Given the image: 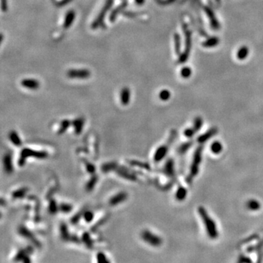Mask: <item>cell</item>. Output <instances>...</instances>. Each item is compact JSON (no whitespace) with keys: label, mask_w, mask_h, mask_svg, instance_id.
<instances>
[{"label":"cell","mask_w":263,"mask_h":263,"mask_svg":"<svg viewBox=\"0 0 263 263\" xmlns=\"http://www.w3.org/2000/svg\"><path fill=\"white\" fill-rule=\"evenodd\" d=\"M198 212L201 216V218L203 219V223L205 225V229H206L208 236L213 239L218 237V231H217L215 222L209 216L206 210L203 207H200L198 208Z\"/></svg>","instance_id":"6da1fadb"},{"label":"cell","mask_w":263,"mask_h":263,"mask_svg":"<svg viewBox=\"0 0 263 263\" xmlns=\"http://www.w3.org/2000/svg\"><path fill=\"white\" fill-rule=\"evenodd\" d=\"M202 151H203V147L200 146L196 149L195 152H194L191 169H190V173H189V175L186 179V183H191L192 179L198 173L199 168H200V162H201L202 160Z\"/></svg>","instance_id":"7a4b0ae2"},{"label":"cell","mask_w":263,"mask_h":263,"mask_svg":"<svg viewBox=\"0 0 263 263\" xmlns=\"http://www.w3.org/2000/svg\"><path fill=\"white\" fill-rule=\"evenodd\" d=\"M29 157H34L37 159H45L48 157V154L45 151H37L30 148H24L22 150L21 154V158L19 160V165L21 166L24 165L25 159Z\"/></svg>","instance_id":"3957f363"},{"label":"cell","mask_w":263,"mask_h":263,"mask_svg":"<svg viewBox=\"0 0 263 263\" xmlns=\"http://www.w3.org/2000/svg\"><path fill=\"white\" fill-rule=\"evenodd\" d=\"M113 3V0H107L105 4L104 5L103 8H102L101 11H100L99 15L97 16V19H95V21L93 22L92 25H91V27L93 29H97V27H99L102 23L105 15H106L108 11L110 10V8L112 7Z\"/></svg>","instance_id":"277c9868"},{"label":"cell","mask_w":263,"mask_h":263,"mask_svg":"<svg viewBox=\"0 0 263 263\" xmlns=\"http://www.w3.org/2000/svg\"><path fill=\"white\" fill-rule=\"evenodd\" d=\"M142 238L144 240L145 242H146L147 243H148L149 245L152 246H159L160 245L162 244V239L160 238L159 236H156L154 233H152L151 232L148 230H144L142 232Z\"/></svg>","instance_id":"5b68a950"},{"label":"cell","mask_w":263,"mask_h":263,"mask_svg":"<svg viewBox=\"0 0 263 263\" xmlns=\"http://www.w3.org/2000/svg\"><path fill=\"white\" fill-rule=\"evenodd\" d=\"M91 72L88 69H71L67 72V76L70 78L86 79L89 77Z\"/></svg>","instance_id":"8992f818"},{"label":"cell","mask_w":263,"mask_h":263,"mask_svg":"<svg viewBox=\"0 0 263 263\" xmlns=\"http://www.w3.org/2000/svg\"><path fill=\"white\" fill-rule=\"evenodd\" d=\"M21 85L28 89L35 90L40 86V83L37 80L32 78H26L21 80Z\"/></svg>","instance_id":"52a82bcc"},{"label":"cell","mask_w":263,"mask_h":263,"mask_svg":"<svg viewBox=\"0 0 263 263\" xmlns=\"http://www.w3.org/2000/svg\"><path fill=\"white\" fill-rule=\"evenodd\" d=\"M127 198V194L126 192H119V194L114 195L112 198H111L109 201V204L112 206L117 205L119 203L125 201Z\"/></svg>","instance_id":"ba28073f"},{"label":"cell","mask_w":263,"mask_h":263,"mask_svg":"<svg viewBox=\"0 0 263 263\" xmlns=\"http://www.w3.org/2000/svg\"><path fill=\"white\" fill-rule=\"evenodd\" d=\"M130 97L131 94L129 89H128L127 87L124 88L122 90V91H121L120 94V100L122 105H128L129 103V101H130Z\"/></svg>","instance_id":"9c48e42d"},{"label":"cell","mask_w":263,"mask_h":263,"mask_svg":"<svg viewBox=\"0 0 263 263\" xmlns=\"http://www.w3.org/2000/svg\"><path fill=\"white\" fill-rule=\"evenodd\" d=\"M168 150V146H162L161 147H159L157 150L155 154H154V160H155V162H159V161H161L167 154Z\"/></svg>","instance_id":"30bf717a"},{"label":"cell","mask_w":263,"mask_h":263,"mask_svg":"<svg viewBox=\"0 0 263 263\" xmlns=\"http://www.w3.org/2000/svg\"><path fill=\"white\" fill-rule=\"evenodd\" d=\"M75 17H76V13H75L74 11H68L67 13L66 14V16H65V20L63 25L65 29H68L69 27H70L72 23L74 21Z\"/></svg>","instance_id":"8fae6325"},{"label":"cell","mask_w":263,"mask_h":263,"mask_svg":"<svg viewBox=\"0 0 263 263\" xmlns=\"http://www.w3.org/2000/svg\"><path fill=\"white\" fill-rule=\"evenodd\" d=\"M126 5H127V2H126V1H124V2L123 3L121 4L119 7H117L116 8H115V9L111 12V15H110V21L113 22L115 20V19H116L117 16H118V15H119L125 8H126Z\"/></svg>","instance_id":"7c38bea8"},{"label":"cell","mask_w":263,"mask_h":263,"mask_svg":"<svg viewBox=\"0 0 263 263\" xmlns=\"http://www.w3.org/2000/svg\"><path fill=\"white\" fill-rule=\"evenodd\" d=\"M3 165L5 171L8 173H10L12 172V159L10 154H5L3 159Z\"/></svg>","instance_id":"4fadbf2b"},{"label":"cell","mask_w":263,"mask_h":263,"mask_svg":"<svg viewBox=\"0 0 263 263\" xmlns=\"http://www.w3.org/2000/svg\"><path fill=\"white\" fill-rule=\"evenodd\" d=\"M216 132L217 130L216 129H210V130H208L205 134H203V135H201L200 137H198V142L200 143H204V142L207 141L208 139L212 137L213 136L216 134Z\"/></svg>","instance_id":"5bb4252c"},{"label":"cell","mask_w":263,"mask_h":263,"mask_svg":"<svg viewBox=\"0 0 263 263\" xmlns=\"http://www.w3.org/2000/svg\"><path fill=\"white\" fill-rule=\"evenodd\" d=\"M165 172L168 176H173L174 175V163L172 160H168L165 166Z\"/></svg>","instance_id":"9a60e30c"},{"label":"cell","mask_w":263,"mask_h":263,"mask_svg":"<svg viewBox=\"0 0 263 263\" xmlns=\"http://www.w3.org/2000/svg\"><path fill=\"white\" fill-rule=\"evenodd\" d=\"M9 137L10 141L13 143L15 146H20L21 145V140L20 137L18 135L17 133L15 131H12L10 133Z\"/></svg>","instance_id":"2e32d148"},{"label":"cell","mask_w":263,"mask_h":263,"mask_svg":"<svg viewBox=\"0 0 263 263\" xmlns=\"http://www.w3.org/2000/svg\"><path fill=\"white\" fill-rule=\"evenodd\" d=\"M83 124H84V122H83V119H76L74 122H72V124H73V126H74L76 133L79 134V133H81L82 129H83Z\"/></svg>","instance_id":"e0dca14e"},{"label":"cell","mask_w":263,"mask_h":263,"mask_svg":"<svg viewBox=\"0 0 263 263\" xmlns=\"http://www.w3.org/2000/svg\"><path fill=\"white\" fill-rule=\"evenodd\" d=\"M19 232H20V234L21 236H23V237L25 238H29L31 240H32L34 243H38L37 240H36V239L34 240V236H32V234L29 232L28 229H26L25 227H21L20 229H19Z\"/></svg>","instance_id":"ac0fdd59"},{"label":"cell","mask_w":263,"mask_h":263,"mask_svg":"<svg viewBox=\"0 0 263 263\" xmlns=\"http://www.w3.org/2000/svg\"><path fill=\"white\" fill-rule=\"evenodd\" d=\"M186 194H187L186 189L185 188H183V186H180L179 188V189H178L176 194H175V197L179 201H182V200H183L186 198Z\"/></svg>","instance_id":"d6986e66"},{"label":"cell","mask_w":263,"mask_h":263,"mask_svg":"<svg viewBox=\"0 0 263 263\" xmlns=\"http://www.w3.org/2000/svg\"><path fill=\"white\" fill-rule=\"evenodd\" d=\"M222 149H223V147H222V145L221 144L220 142H214L211 146V151L215 154H220Z\"/></svg>","instance_id":"ffe728a7"},{"label":"cell","mask_w":263,"mask_h":263,"mask_svg":"<svg viewBox=\"0 0 263 263\" xmlns=\"http://www.w3.org/2000/svg\"><path fill=\"white\" fill-rule=\"evenodd\" d=\"M247 207L249 210L255 211L260 208V203L255 200H251L247 203Z\"/></svg>","instance_id":"44dd1931"},{"label":"cell","mask_w":263,"mask_h":263,"mask_svg":"<svg viewBox=\"0 0 263 263\" xmlns=\"http://www.w3.org/2000/svg\"><path fill=\"white\" fill-rule=\"evenodd\" d=\"M248 54H249V50H248V48L246 47L243 46L238 50L237 56L240 60H243V59H245L247 57Z\"/></svg>","instance_id":"7402d4cb"},{"label":"cell","mask_w":263,"mask_h":263,"mask_svg":"<svg viewBox=\"0 0 263 263\" xmlns=\"http://www.w3.org/2000/svg\"><path fill=\"white\" fill-rule=\"evenodd\" d=\"M26 191H27V189H26V188L18 189L16 192H14L13 194H12V197H15V198H21V197H24Z\"/></svg>","instance_id":"603a6c76"},{"label":"cell","mask_w":263,"mask_h":263,"mask_svg":"<svg viewBox=\"0 0 263 263\" xmlns=\"http://www.w3.org/2000/svg\"><path fill=\"white\" fill-rule=\"evenodd\" d=\"M118 173H119V175H120V176L124 178V179H129V180H133V181L135 180V176H134L133 175L130 174L129 172L123 170H121L118 171Z\"/></svg>","instance_id":"cb8c5ba5"},{"label":"cell","mask_w":263,"mask_h":263,"mask_svg":"<svg viewBox=\"0 0 263 263\" xmlns=\"http://www.w3.org/2000/svg\"><path fill=\"white\" fill-rule=\"evenodd\" d=\"M97 181V178L96 176H93L91 179L89 180V181L88 182L87 184H86V189H87L88 191H91L93 189H94V186H95L96 183Z\"/></svg>","instance_id":"d4e9b609"},{"label":"cell","mask_w":263,"mask_h":263,"mask_svg":"<svg viewBox=\"0 0 263 263\" xmlns=\"http://www.w3.org/2000/svg\"><path fill=\"white\" fill-rule=\"evenodd\" d=\"M170 97V92L169 91H168V90H162L159 93V98L162 101H167Z\"/></svg>","instance_id":"484cf974"},{"label":"cell","mask_w":263,"mask_h":263,"mask_svg":"<svg viewBox=\"0 0 263 263\" xmlns=\"http://www.w3.org/2000/svg\"><path fill=\"white\" fill-rule=\"evenodd\" d=\"M69 124H70V122H69V121H68V120L62 121V124H61L60 129H59V132H58V133H59V134H62V133H63L64 132L66 131V129L69 127Z\"/></svg>","instance_id":"4316f807"},{"label":"cell","mask_w":263,"mask_h":263,"mask_svg":"<svg viewBox=\"0 0 263 263\" xmlns=\"http://www.w3.org/2000/svg\"><path fill=\"white\" fill-rule=\"evenodd\" d=\"M191 147V143H184L182 146H181L179 148V154H184V153L186 152V151L189 150V148Z\"/></svg>","instance_id":"83f0119b"},{"label":"cell","mask_w":263,"mask_h":263,"mask_svg":"<svg viewBox=\"0 0 263 263\" xmlns=\"http://www.w3.org/2000/svg\"><path fill=\"white\" fill-rule=\"evenodd\" d=\"M72 207L71 205L69 204H61L59 206V209L63 213H69L72 210Z\"/></svg>","instance_id":"f1b7e54d"},{"label":"cell","mask_w":263,"mask_h":263,"mask_svg":"<svg viewBox=\"0 0 263 263\" xmlns=\"http://www.w3.org/2000/svg\"><path fill=\"white\" fill-rule=\"evenodd\" d=\"M83 217H84V219L86 220V222L87 223H89V222H91L93 220L94 214H93V213L91 211H86L83 214Z\"/></svg>","instance_id":"f546056e"},{"label":"cell","mask_w":263,"mask_h":263,"mask_svg":"<svg viewBox=\"0 0 263 263\" xmlns=\"http://www.w3.org/2000/svg\"><path fill=\"white\" fill-rule=\"evenodd\" d=\"M192 74V71L190 69V68L189 67H184L182 69L181 72V75L182 76V77L184 78H189V76H191Z\"/></svg>","instance_id":"4dcf8cb0"},{"label":"cell","mask_w":263,"mask_h":263,"mask_svg":"<svg viewBox=\"0 0 263 263\" xmlns=\"http://www.w3.org/2000/svg\"><path fill=\"white\" fill-rule=\"evenodd\" d=\"M196 132H197V131L194 129V127L189 128V129H186V130L184 131V135H185V137L190 138V137H192L193 135H194V133H195Z\"/></svg>","instance_id":"1f68e13d"},{"label":"cell","mask_w":263,"mask_h":263,"mask_svg":"<svg viewBox=\"0 0 263 263\" xmlns=\"http://www.w3.org/2000/svg\"><path fill=\"white\" fill-rule=\"evenodd\" d=\"M57 210H58V206H57V205L56 204L55 201L54 200H52V201L50 203L49 205V211L51 214H56L57 212Z\"/></svg>","instance_id":"d6a6232c"},{"label":"cell","mask_w":263,"mask_h":263,"mask_svg":"<svg viewBox=\"0 0 263 263\" xmlns=\"http://www.w3.org/2000/svg\"><path fill=\"white\" fill-rule=\"evenodd\" d=\"M61 234H62V237L63 239H67L68 237L67 228L65 225H62L61 226Z\"/></svg>","instance_id":"836d02e7"},{"label":"cell","mask_w":263,"mask_h":263,"mask_svg":"<svg viewBox=\"0 0 263 263\" xmlns=\"http://www.w3.org/2000/svg\"><path fill=\"white\" fill-rule=\"evenodd\" d=\"M202 124H203V121L200 118H197L194 121V128L196 131H198L199 129H200V127L202 126Z\"/></svg>","instance_id":"e575fe53"},{"label":"cell","mask_w":263,"mask_h":263,"mask_svg":"<svg viewBox=\"0 0 263 263\" xmlns=\"http://www.w3.org/2000/svg\"><path fill=\"white\" fill-rule=\"evenodd\" d=\"M97 262H108V260H107L106 257H105V254L103 253L100 252L97 254Z\"/></svg>","instance_id":"d590c367"},{"label":"cell","mask_w":263,"mask_h":263,"mask_svg":"<svg viewBox=\"0 0 263 263\" xmlns=\"http://www.w3.org/2000/svg\"><path fill=\"white\" fill-rule=\"evenodd\" d=\"M83 241L85 242V243H86V246H87L89 248L91 247V245H92V243H91V239H90L89 236L87 235V233H85V235L83 236Z\"/></svg>","instance_id":"8d00e7d4"},{"label":"cell","mask_w":263,"mask_h":263,"mask_svg":"<svg viewBox=\"0 0 263 263\" xmlns=\"http://www.w3.org/2000/svg\"><path fill=\"white\" fill-rule=\"evenodd\" d=\"M217 43H218V40L216 38H213V39H211V40H208L206 43H205L204 45H205V46L212 47V46H214V45H216Z\"/></svg>","instance_id":"74e56055"},{"label":"cell","mask_w":263,"mask_h":263,"mask_svg":"<svg viewBox=\"0 0 263 263\" xmlns=\"http://www.w3.org/2000/svg\"><path fill=\"white\" fill-rule=\"evenodd\" d=\"M86 168H87V171H89V172H94V170H95L94 167L89 163L86 164Z\"/></svg>","instance_id":"f35d334b"},{"label":"cell","mask_w":263,"mask_h":263,"mask_svg":"<svg viewBox=\"0 0 263 263\" xmlns=\"http://www.w3.org/2000/svg\"><path fill=\"white\" fill-rule=\"evenodd\" d=\"M2 8L3 10H7V0H2Z\"/></svg>","instance_id":"ab89813d"},{"label":"cell","mask_w":263,"mask_h":263,"mask_svg":"<svg viewBox=\"0 0 263 263\" xmlns=\"http://www.w3.org/2000/svg\"><path fill=\"white\" fill-rule=\"evenodd\" d=\"M144 1L145 0H135L136 3H137V5H142V4L144 2Z\"/></svg>","instance_id":"60d3db41"}]
</instances>
